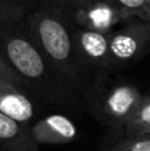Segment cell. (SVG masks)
I'll list each match as a JSON object with an SVG mask.
<instances>
[{
	"instance_id": "1",
	"label": "cell",
	"mask_w": 150,
	"mask_h": 151,
	"mask_svg": "<svg viewBox=\"0 0 150 151\" xmlns=\"http://www.w3.org/2000/svg\"><path fill=\"white\" fill-rule=\"evenodd\" d=\"M0 56L20 76L39 104L84 110L79 90L48 61L21 23L0 25Z\"/></svg>"
},
{
	"instance_id": "2",
	"label": "cell",
	"mask_w": 150,
	"mask_h": 151,
	"mask_svg": "<svg viewBox=\"0 0 150 151\" xmlns=\"http://www.w3.org/2000/svg\"><path fill=\"white\" fill-rule=\"evenodd\" d=\"M28 36L43 55L79 90L90 72L82 64L76 48L73 21L60 8L44 4L35 8L21 21Z\"/></svg>"
},
{
	"instance_id": "3",
	"label": "cell",
	"mask_w": 150,
	"mask_h": 151,
	"mask_svg": "<svg viewBox=\"0 0 150 151\" xmlns=\"http://www.w3.org/2000/svg\"><path fill=\"white\" fill-rule=\"evenodd\" d=\"M82 107L105 129L122 133L144 94L112 72H93L80 89Z\"/></svg>"
},
{
	"instance_id": "4",
	"label": "cell",
	"mask_w": 150,
	"mask_h": 151,
	"mask_svg": "<svg viewBox=\"0 0 150 151\" xmlns=\"http://www.w3.org/2000/svg\"><path fill=\"white\" fill-rule=\"evenodd\" d=\"M150 49V21L130 17L109 33L112 73L140 60Z\"/></svg>"
},
{
	"instance_id": "5",
	"label": "cell",
	"mask_w": 150,
	"mask_h": 151,
	"mask_svg": "<svg viewBox=\"0 0 150 151\" xmlns=\"http://www.w3.org/2000/svg\"><path fill=\"white\" fill-rule=\"evenodd\" d=\"M69 17L77 27L110 33L130 16L112 0H88L69 13Z\"/></svg>"
},
{
	"instance_id": "6",
	"label": "cell",
	"mask_w": 150,
	"mask_h": 151,
	"mask_svg": "<svg viewBox=\"0 0 150 151\" xmlns=\"http://www.w3.org/2000/svg\"><path fill=\"white\" fill-rule=\"evenodd\" d=\"M73 35L79 56L88 70L90 73L110 72L109 33L85 29L73 24Z\"/></svg>"
},
{
	"instance_id": "7",
	"label": "cell",
	"mask_w": 150,
	"mask_h": 151,
	"mask_svg": "<svg viewBox=\"0 0 150 151\" xmlns=\"http://www.w3.org/2000/svg\"><path fill=\"white\" fill-rule=\"evenodd\" d=\"M31 134L37 145H66L76 141L79 127L68 115L53 113L31 123Z\"/></svg>"
},
{
	"instance_id": "8",
	"label": "cell",
	"mask_w": 150,
	"mask_h": 151,
	"mask_svg": "<svg viewBox=\"0 0 150 151\" xmlns=\"http://www.w3.org/2000/svg\"><path fill=\"white\" fill-rule=\"evenodd\" d=\"M0 113L31 125L40 113L39 102L27 91L7 81H0Z\"/></svg>"
},
{
	"instance_id": "9",
	"label": "cell",
	"mask_w": 150,
	"mask_h": 151,
	"mask_svg": "<svg viewBox=\"0 0 150 151\" xmlns=\"http://www.w3.org/2000/svg\"><path fill=\"white\" fill-rule=\"evenodd\" d=\"M0 151H40L31 134V125L0 113Z\"/></svg>"
},
{
	"instance_id": "10",
	"label": "cell",
	"mask_w": 150,
	"mask_h": 151,
	"mask_svg": "<svg viewBox=\"0 0 150 151\" xmlns=\"http://www.w3.org/2000/svg\"><path fill=\"white\" fill-rule=\"evenodd\" d=\"M33 9L35 0H0V25L20 24Z\"/></svg>"
},
{
	"instance_id": "11",
	"label": "cell",
	"mask_w": 150,
	"mask_h": 151,
	"mask_svg": "<svg viewBox=\"0 0 150 151\" xmlns=\"http://www.w3.org/2000/svg\"><path fill=\"white\" fill-rule=\"evenodd\" d=\"M122 134L126 135L150 134V94L142 96L132 118L125 125Z\"/></svg>"
},
{
	"instance_id": "12",
	"label": "cell",
	"mask_w": 150,
	"mask_h": 151,
	"mask_svg": "<svg viewBox=\"0 0 150 151\" xmlns=\"http://www.w3.org/2000/svg\"><path fill=\"white\" fill-rule=\"evenodd\" d=\"M105 151H150V134L126 135L113 141L106 146Z\"/></svg>"
},
{
	"instance_id": "13",
	"label": "cell",
	"mask_w": 150,
	"mask_h": 151,
	"mask_svg": "<svg viewBox=\"0 0 150 151\" xmlns=\"http://www.w3.org/2000/svg\"><path fill=\"white\" fill-rule=\"evenodd\" d=\"M130 17L150 21V0H112Z\"/></svg>"
},
{
	"instance_id": "14",
	"label": "cell",
	"mask_w": 150,
	"mask_h": 151,
	"mask_svg": "<svg viewBox=\"0 0 150 151\" xmlns=\"http://www.w3.org/2000/svg\"><path fill=\"white\" fill-rule=\"evenodd\" d=\"M0 81H7V82L13 83V85L19 86L20 89H23L24 91H27V93L29 94L28 89H27V85L20 78V76L13 70V68L1 57V56H0ZM29 96H31V94H29ZM32 98H33V97H32Z\"/></svg>"
},
{
	"instance_id": "15",
	"label": "cell",
	"mask_w": 150,
	"mask_h": 151,
	"mask_svg": "<svg viewBox=\"0 0 150 151\" xmlns=\"http://www.w3.org/2000/svg\"><path fill=\"white\" fill-rule=\"evenodd\" d=\"M87 1L88 0H44V4L60 8V9H63L64 12H66L69 15V13L73 12L76 8H79L80 5H82Z\"/></svg>"
}]
</instances>
